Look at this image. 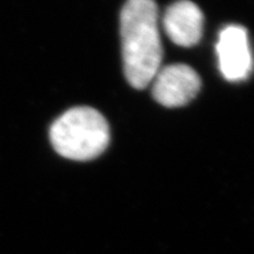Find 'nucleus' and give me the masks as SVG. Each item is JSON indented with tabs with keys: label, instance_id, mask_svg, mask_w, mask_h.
Returning a JSON list of instances; mask_svg holds the SVG:
<instances>
[{
	"label": "nucleus",
	"instance_id": "obj_1",
	"mask_svg": "<svg viewBox=\"0 0 254 254\" xmlns=\"http://www.w3.org/2000/svg\"><path fill=\"white\" fill-rule=\"evenodd\" d=\"M154 0H127L120 14L124 71L136 90L151 84L161 66L163 46Z\"/></svg>",
	"mask_w": 254,
	"mask_h": 254
},
{
	"label": "nucleus",
	"instance_id": "obj_2",
	"mask_svg": "<svg viewBox=\"0 0 254 254\" xmlns=\"http://www.w3.org/2000/svg\"><path fill=\"white\" fill-rule=\"evenodd\" d=\"M50 139L58 154L71 160H91L103 153L110 142V126L99 111L74 107L53 123Z\"/></svg>",
	"mask_w": 254,
	"mask_h": 254
},
{
	"label": "nucleus",
	"instance_id": "obj_3",
	"mask_svg": "<svg viewBox=\"0 0 254 254\" xmlns=\"http://www.w3.org/2000/svg\"><path fill=\"white\" fill-rule=\"evenodd\" d=\"M152 84L155 101L170 109L189 104L196 97L201 86L198 73L184 64H173L160 68Z\"/></svg>",
	"mask_w": 254,
	"mask_h": 254
},
{
	"label": "nucleus",
	"instance_id": "obj_4",
	"mask_svg": "<svg viewBox=\"0 0 254 254\" xmlns=\"http://www.w3.org/2000/svg\"><path fill=\"white\" fill-rule=\"evenodd\" d=\"M217 55L219 67L228 81H241L249 77L252 56L245 28L238 25L225 27L219 34Z\"/></svg>",
	"mask_w": 254,
	"mask_h": 254
},
{
	"label": "nucleus",
	"instance_id": "obj_5",
	"mask_svg": "<svg viewBox=\"0 0 254 254\" xmlns=\"http://www.w3.org/2000/svg\"><path fill=\"white\" fill-rule=\"evenodd\" d=\"M165 32L177 45L192 47L199 43L204 31V14L190 0H179L168 6L164 14Z\"/></svg>",
	"mask_w": 254,
	"mask_h": 254
}]
</instances>
